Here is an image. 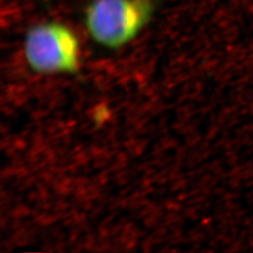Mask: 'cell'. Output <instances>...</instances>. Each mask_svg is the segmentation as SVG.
Segmentation results:
<instances>
[{
	"label": "cell",
	"mask_w": 253,
	"mask_h": 253,
	"mask_svg": "<svg viewBox=\"0 0 253 253\" xmlns=\"http://www.w3.org/2000/svg\"><path fill=\"white\" fill-rule=\"evenodd\" d=\"M150 11L144 0H93L85 11V25L95 42L120 47L139 33Z\"/></svg>",
	"instance_id": "1"
},
{
	"label": "cell",
	"mask_w": 253,
	"mask_h": 253,
	"mask_svg": "<svg viewBox=\"0 0 253 253\" xmlns=\"http://www.w3.org/2000/svg\"><path fill=\"white\" fill-rule=\"evenodd\" d=\"M25 55L30 67L38 73L73 72L79 61L78 39L61 23H41L27 33Z\"/></svg>",
	"instance_id": "2"
}]
</instances>
